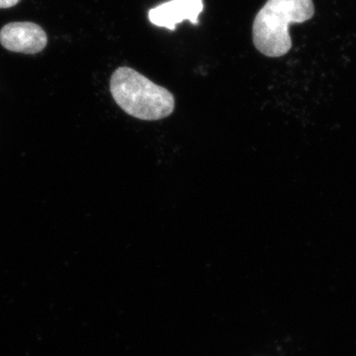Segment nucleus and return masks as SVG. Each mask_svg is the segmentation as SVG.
I'll list each match as a JSON object with an SVG mask.
<instances>
[{"label": "nucleus", "mask_w": 356, "mask_h": 356, "mask_svg": "<svg viewBox=\"0 0 356 356\" xmlns=\"http://www.w3.org/2000/svg\"><path fill=\"white\" fill-rule=\"evenodd\" d=\"M110 92L124 112L140 120H161L175 111L172 93L132 67L115 70L110 79Z\"/></svg>", "instance_id": "1"}, {"label": "nucleus", "mask_w": 356, "mask_h": 356, "mask_svg": "<svg viewBox=\"0 0 356 356\" xmlns=\"http://www.w3.org/2000/svg\"><path fill=\"white\" fill-rule=\"evenodd\" d=\"M313 0H267L252 24V42L257 50L269 58H280L291 50L290 24L312 19Z\"/></svg>", "instance_id": "2"}, {"label": "nucleus", "mask_w": 356, "mask_h": 356, "mask_svg": "<svg viewBox=\"0 0 356 356\" xmlns=\"http://www.w3.org/2000/svg\"><path fill=\"white\" fill-rule=\"evenodd\" d=\"M0 44L13 53L35 55L46 48L48 36L36 23L11 22L0 30Z\"/></svg>", "instance_id": "3"}, {"label": "nucleus", "mask_w": 356, "mask_h": 356, "mask_svg": "<svg viewBox=\"0 0 356 356\" xmlns=\"http://www.w3.org/2000/svg\"><path fill=\"white\" fill-rule=\"evenodd\" d=\"M203 8V0H170L151 9L149 20L158 27L173 31L184 20L197 24Z\"/></svg>", "instance_id": "4"}, {"label": "nucleus", "mask_w": 356, "mask_h": 356, "mask_svg": "<svg viewBox=\"0 0 356 356\" xmlns=\"http://www.w3.org/2000/svg\"><path fill=\"white\" fill-rule=\"evenodd\" d=\"M19 2L20 0H0V9L11 8Z\"/></svg>", "instance_id": "5"}]
</instances>
